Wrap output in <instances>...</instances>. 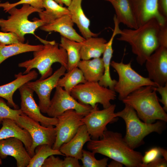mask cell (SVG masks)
Listing matches in <instances>:
<instances>
[{"label":"cell","instance_id":"obj_1","mask_svg":"<svg viewBox=\"0 0 167 167\" xmlns=\"http://www.w3.org/2000/svg\"><path fill=\"white\" fill-rule=\"evenodd\" d=\"M87 148L95 154L99 153L119 161L127 167H140L143 155L131 148L121 133L106 129L102 137L88 142Z\"/></svg>","mask_w":167,"mask_h":167},{"label":"cell","instance_id":"obj_2","mask_svg":"<svg viewBox=\"0 0 167 167\" xmlns=\"http://www.w3.org/2000/svg\"><path fill=\"white\" fill-rule=\"evenodd\" d=\"M160 26L158 21L153 18L136 29L121 30L117 39L130 45L137 62L143 65L160 46L158 37Z\"/></svg>","mask_w":167,"mask_h":167},{"label":"cell","instance_id":"obj_3","mask_svg":"<svg viewBox=\"0 0 167 167\" xmlns=\"http://www.w3.org/2000/svg\"><path fill=\"white\" fill-rule=\"evenodd\" d=\"M155 87H141L122 101L132 107L139 118L143 122L152 123L157 120L166 122L167 114L160 105Z\"/></svg>","mask_w":167,"mask_h":167},{"label":"cell","instance_id":"obj_4","mask_svg":"<svg viewBox=\"0 0 167 167\" xmlns=\"http://www.w3.org/2000/svg\"><path fill=\"white\" fill-rule=\"evenodd\" d=\"M43 43L42 49L33 52L32 59L18 64V66L24 68L23 73L26 74L34 68L37 69L41 75L40 79H44L51 75L53 72L52 66L58 62L67 69L68 58L65 50L60 47L55 41H47L40 39Z\"/></svg>","mask_w":167,"mask_h":167},{"label":"cell","instance_id":"obj_5","mask_svg":"<svg viewBox=\"0 0 167 167\" xmlns=\"http://www.w3.org/2000/svg\"><path fill=\"white\" fill-rule=\"evenodd\" d=\"M125 104L124 108L115 114L117 118H121L125 121L126 133L124 138L132 149L141 145L144 138L148 135L153 132L160 134L165 128V122L159 120L155 123H145L139 118L132 107Z\"/></svg>","mask_w":167,"mask_h":167},{"label":"cell","instance_id":"obj_6","mask_svg":"<svg viewBox=\"0 0 167 167\" xmlns=\"http://www.w3.org/2000/svg\"><path fill=\"white\" fill-rule=\"evenodd\" d=\"M19 9L14 7L7 10L10 15L5 19H0L1 30L4 32L15 34L21 43H24L26 34H34L38 28L45 24L41 19L33 21L28 19L29 16L33 13H39L42 10L36 8L28 4H23Z\"/></svg>","mask_w":167,"mask_h":167},{"label":"cell","instance_id":"obj_7","mask_svg":"<svg viewBox=\"0 0 167 167\" xmlns=\"http://www.w3.org/2000/svg\"><path fill=\"white\" fill-rule=\"evenodd\" d=\"M110 66L117 72L118 77L114 90L118 94V98L122 101L138 88L146 86L157 87L148 77H144L135 71L131 66V62L126 64L122 61L118 62L113 61Z\"/></svg>","mask_w":167,"mask_h":167},{"label":"cell","instance_id":"obj_8","mask_svg":"<svg viewBox=\"0 0 167 167\" xmlns=\"http://www.w3.org/2000/svg\"><path fill=\"white\" fill-rule=\"evenodd\" d=\"M71 95L80 103L90 105L92 108L96 104L103 108L110 106V101L116 98V92L100 85L98 82H88L79 84L71 90Z\"/></svg>","mask_w":167,"mask_h":167},{"label":"cell","instance_id":"obj_9","mask_svg":"<svg viewBox=\"0 0 167 167\" xmlns=\"http://www.w3.org/2000/svg\"><path fill=\"white\" fill-rule=\"evenodd\" d=\"M14 121L26 130L32 137V145L29 154L31 157L34 155L35 149L39 145L46 144L52 147L56 138V127L42 126L23 113L17 116Z\"/></svg>","mask_w":167,"mask_h":167},{"label":"cell","instance_id":"obj_10","mask_svg":"<svg viewBox=\"0 0 167 167\" xmlns=\"http://www.w3.org/2000/svg\"><path fill=\"white\" fill-rule=\"evenodd\" d=\"M98 105L96 104L82 119L91 137L94 140L101 138L107 129V124L115 121L117 118L114 112L115 104H111L109 107L101 110Z\"/></svg>","mask_w":167,"mask_h":167},{"label":"cell","instance_id":"obj_11","mask_svg":"<svg viewBox=\"0 0 167 167\" xmlns=\"http://www.w3.org/2000/svg\"><path fill=\"white\" fill-rule=\"evenodd\" d=\"M84 115L74 110L70 109L58 117L55 126L56 136L52 148L59 150L62 145L69 141L75 135L79 127L84 124L82 119Z\"/></svg>","mask_w":167,"mask_h":167},{"label":"cell","instance_id":"obj_12","mask_svg":"<svg viewBox=\"0 0 167 167\" xmlns=\"http://www.w3.org/2000/svg\"><path fill=\"white\" fill-rule=\"evenodd\" d=\"M55 88L46 113L49 117L57 118L70 109L74 110L85 116L92 108L90 105L79 102L62 88L58 86Z\"/></svg>","mask_w":167,"mask_h":167},{"label":"cell","instance_id":"obj_13","mask_svg":"<svg viewBox=\"0 0 167 167\" xmlns=\"http://www.w3.org/2000/svg\"><path fill=\"white\" fill-rule=\"evenodd\" d=\"M66 70V68L61 65L47 78L39 79L35 81H30L25 84L37 94L39 101L38 106L41 112L47 113L50 104L51 92L57 86L58 80L63 76Z\"/></svg>","mask_w":167,"mask_h":167},{"label":"cell","instance_id":"obj_14","mask_svg":"<svg viewBox=\"0 0 167 167\" xmlns=\"http://www.w3.org/2000/svg\"><path fill=\"white\" fill-rule=\"evenodd\" d=\"M148 77L158 86L167 83V47L160 46L147 59Z\"/></svg>","mask_w":167,"mask_h":167},{"label":"cell","instance_id":"obj_15","mask_svg":"<svg viewBox=\"0 0 167 167\" xmlns=\"http://www.w3.org/2000/svg\"><path fill=\"white\" fill-rule=\"evenodd\" d=\"M20 96V109L23 113L45 126H55L57 118L46 117L42 115L33 97L34 91L25 84L18 89Z\"/></svg>","mask_w":167,"mask_h":167},{"label":"cell","instance_id":"obj_16","mask_svg":"<svg viewBox=\"0 0 167 167\" xmlns=\"http://www.w3.org/2000/svg\"><path fill=\"white\" fill-rule=\"evenodd\" d=\"M8 156L14 157L18 167H27L31 158L23 142L15 137L0 140V157Z\"/></svg>","mask_w":167,"mask_h":167},{"label":"cell","instance_id":"obj_17","mask_svg":"<svg viewBox=\"0 0 167 167\" xmlns=\"http://www.w3.org/2000/svg\"><path fill=\"white\" fill-rule=\"evenodd\" d=\"M136 18L138 27L151 19L154 18L160 25L167 21L159 13L158 0H129Z\"/></svg>","mask_w":167,"mask_h":167},{"label":"cell","instance_id":"obj_18","mask_svg":"<svg viewBox=\"0 0 167 167\" xmlns=\"http://www.w3.org/2000/svg\"><path fill=\"white\" fill-rule=\"evenodd\" d=\"M74 24L70 14H68L63 15L40 28L45 32H58L61 36L67 39L82 42L85 39L74 29L73 27Z\"/></svg>","mask_w":167,"mask_h":167},{"label":"cell","instance_id":"obj_19","mask_svg":"<svg viewBox=\"0 0 167 167\" xmlns=\"http://www.w3.org/2000/svg\"><path fill=\"white\" fill-rule=\"evenodd\" d=\"M91 139L86 126L84 124L79 127L69 141L62 145L59 150L65 156H72L81 160L84 144Z\"/></svg>","mask_w":167,"mask_h":167},{"label":"cell","instance_id":"obj_20","mask_svg":"<svg viewBox=\"0 0 167 167\" xmlns=\"http://www.w3.org/2000/svg\"><path fill=\"white\" fill-rule=\"evenodd\" d=\"M38 73L35 70L23 74L20 72L15 75V79L12 81L0 86V97L6 100L9 106L14 109H18V106L13 100L15 92L22 86L28 82L35 79L37 77Z\"/></svg>","mask_w":167,"mask_h":167},{"label":"cell","instance_id":"obj_21","mask_svg":"<svg viewBox=\"0 0 167 167\" xmlns=\"http://www.w3.org/2000/svg\"><path fill=\"white\" fill-rule=\"evenodd\" d=\"M0 129V140L10 137L20 139L30 154L32 145V139L29 133L18 125L13 120L6 118L2 120Z\"/></svg>","mask_w":167,"mask_h":167},{"label":"cell","instance_id":"obj_22","mask_svg":"<svg viewBox=\"0 0 167 167\" xmlns=\"http://www.w3.org/2000/svg\"><path fill=\"white\" fill-rule=\"evenodd\" d=\"M83 0H72L67 8L74 24L78 27L82 36L85 39L96 37L99 33L92 32L90 29V21L85 15L82 6Z\"/></svg>","mask_w":167,"mask_h":167},{"label":"cell","instance_id":"obj_23","mask_svg":"<svg viewBox=\"0 0 167 167\" xmlns=\"http://www.w3.org/2000/svg\"><path fill=\"white\" fill-rule=\"evenodd\" d=\"M114 24V28L113 33L109 41L106 43L105 49L103 54L102 58L104 64V72L98 82L100 85L113 90L117 80L112 79L110 72V66L113 52L112 45L115 37L117 35L120 34L121 32L119 24L117 23Z\"/></svg>","mask_w":167,"mask_h":167},{"label":"cell","instance_id":"obj_24","mask_svg":"<svg viewBox=\"0 0 167 167\" xmlns=\"http://www.w3.org/2000/svg\"><path fill=\"white\" fill-rule=\"evenodd\" d=\"M109 2L113 7L116 18L129 28L138 27L136 18L129 0H104Z\"/></svg>","mask_w":167,"mask_h":167},{"label":"cell","instance_id":"obj_25","mask_svg":"<svg viewBox=\"0 0 167 167\" xmlns=\"http://www.w3.org/2000/svg\"><path fill=\"white\" fill-rule=\"evenodd\" d=\"M77 67L81 71L88 82H98L104 72L103 62L101 57L80 60Z\"/></svg>","mask_w":167,"mask_h":167},{"label":"cell","instance_id":"obj_26","mask_svg":"<svg viewBox=\"0 0 167 167\" xmlns=\"http://www.w3.org/2000/svg\"><path fill=\"white\" fill-rule=\"evenodd\" d=\"M106 40L102 37H91L82 42L80 50L81 60L100 57L105 49Z\"/></svg>","mask_w":167,"mask_h":167},{"label":"cell","instance_id":"obj_27","mask_svg":"<svg viewBox=\"0 0 167 167\" xmlns=\"http://www.w3.org/2000/svg\"><path fill=\"white\" fill-rule=\"evenodd\" d=\"M43 6L45 10L38 13L40 19L45 24L63 15L70 14L67 7L60 5L54 0H43Z\"/></svg>","mask_w":167,"mask_h":167},{"label":"cell","instance_id":"obj_28","mask_svg":"<svg viewBox=\"0 0 167 167\" xmlns=\"http://www.w3.org/2000/svg\"><path fill=\"white\" fill-rule=\"evenodd\" d=\"M43 46V45H32L24 43L0 45V64L9 57L24 53L37 51Z\"/></svg>","mask_w":167,"mask_h":167},{"label":"cell","instance_id":"obj_29","mask_svg":"<svg viewBox=\"0 0 167 167\" xmlns=\"http://www.w3.org/2000/svg\"><path fill=\"white\" fill-rule=\"evenodd\" d=\"M82 42H80L72 41L61 36L60 47L66 51L67 56V71L77 67L80 60V50Z\"/></svg>","mask_w":167,"mask_h":167},{"label":"cell","instance_id":"obj_30","mask_svg":"<svg viewBox=\"0 0 167 167\" xmlns=\"http://www.w3.org/2000/svg\"><path fill=\"white\" fill-rule=\"evenodd\" d=\"M63 76L58 80L57 86H60L70 93L72 89L76 86L87 82L81 71L76 67L67 71Z\"/></svg>","mask_w":167,"mask_h":167},{"label":"cell","instance_id":"obj_31","mask_svg":"<svg viewBox=\"0 0 167 167\" xmlns=\"http://www.w3.org/2000/svg\"><path fill=\"white\" fill-rule=\"evenodd\" d=\"M52 155H65L59 150H55L49 145L43 144L37 146L35 150V154L31 158L27 167H42L45 160Z\"/></svg>","mask_w":167,"mask_h":167},{"label":"cell","instance_id":"obj_32","mask_svg":"<svg viewBox=\"0 0 167 167\" xmlns=\"http://www.w3.org/2000/svg\"><path fill=\"white\" fill-rule=\"evenodd\" d=\"M95 154L92 151L83 149L82 157L81 159L83 167H106L108 165V158H104L100 160L96 159Z\"/></svg>","mask_w":167,"mask_h":167},{"label":"cell","instance_id":"obj_33","mask_svg":"<svg viewBox=\"0 0 167 167\" xmlns=\"http://www.w3.org/2000/svg\"><path fill=\"white\" fill-rule=\"evenodd\" d=\"M23 112L19 109H12L7 105L3 98L0 97V124L2 120L8 118L14 120L16 117Z\"/></svg>","mask_w":167,"mask_h":167},{"label":"cell","instance_id":"obj_34","mask_svg":"<svg viewBox=\"0 0 167 167\" xmlns=\"http://www.w3.org/2000/svg\"><path fill=\"white\" fill-rule=\"evenodd\" d=\"M28 4L32 7L38 9L42 10L43 0H20L18 2L11 3L7 2L4 3H0V7L3 9L4 10L6 11L20 4Z\"/></svg>","mask_w":167,"mask_h":167},{"label":"cell","instance_id":"obj_35","mask_svg":"<svg viewBox=\"0 0 167 167\" xmlns=\"http://www.w3.org/2000/svg\"><path fill=\"white\" fill-rule=\"evenodd\" d=\"M161 156L160 147L152 148L145 152L142 158V163L140 167L144 166L152 162Z\"/></svg>","mask_w":167,"mask_h":167},{"label":"cell","instance_id":"obj_36","mask_svg":"<svg viewBox=\"0 0 167 167\" xmlns=\"http://www.w3.org/2000/svg\"><path fill=\"white\" fill-rule=\"evenodd\" d=\"M21 43L17 36L11 32H0V45H4Z\"/></svg>","mask_w":167,"mask_h":167},{"label":"cell","instance_id":"obj_37","mask_svg":"<svg viewBox=\"0 0 167 167\" xmlns=\"http://www.w3.org/2000/svg\"><path fill=\"white\" fill-rule=\"evenodd\" d=\"M63 160L54 155L48 157L44 161L42 167H62Z\"/></svg>","mask_w":167,"mask_h":167},{"label":"cell","instance_id":"obj_38","mask_svg":"<svg viewBox=\"0 0 167 167\" xmlns=\"http://www.w3.org/2000/svg\"><path fill=\"white\" fill-rule=\"evenodd\" d=\"M158 37L160 46L167 47V22L160 25Z\"/></svg>","mask_w":167,"mask_h":167},{"label":"cell","instance_id":"obj_39","mask_svg":"<svg viewBox=\"0 0 167 167\" xmlns=\"http://www.w3.org/2000/svg\"><path fill=\"white\" fill-rule=\"evenodd\" d=\"M156 90L160 94L161 96V99H158L163 105V108L164 110L167 111V83L163 86H159L155 87Z\"/></svg>","mask_w":167,"mask_h":167},{"label":"cell","instance_id":"obj_40","mask_svg":"<svg viewBox=\"0 0 167 167\" xmlns=\"http://www.w3.org/2000/svg\"><path fill=\"white\" fill-rule=\"evenodd\" d=\"M79 160L73 157L66 156L63 161L62 167H81Z\"/></svg>","mask_w":167,"mask_h":167},{"label":"cell","instance_id":"obj_41","mask_svg":"<svg viewBox=\"0 0 167 167\" xmlns=\"http://www.w3.org/2000/svg\"><path fill=\"white\" fill-rule=\"evenodd\" d=\"M157 6L160 14L167 19V0H158Z\"/></svg>","mask_w":167,"mask_h":167},{"label":"cell","instance_id":"obj_42","mask_svg":"<svg viewBox=\"0 0 167 167\" xmlns=\"http://www.w3.org/2000/svg\"><path fill=\"white\" fill-rule=\"evenodd\" d=\"M167 161L164 158L159 157L144 167H166Z\"/></svg>","mask_w":167,"mask_h":167},{"label":"cell","instance_id":"obj_43","mask_svg":"<svg viewBox=\"0 0 167 167\" xmlns=\"http://www.w3.org/2000/svg\"><path fill=\"white\" fill-rule=\"evenodd\" d=\"M123 165L120 162L113 160L109 164H108L107 166L108 167H122Z\"/></svg>","mask_w":167,"mask_h":167},{"label":"cell","instance_id":"obj_44","mask_svg":"<svg viewBox=\"0 0 167 167\" xmlns=\"http://www.w3.org/2000/svg\"><path fill=\"white\" fill-rule=\"evenodd\" d=\"M160 149L161 156L167 161V151L165 149L160 147Z\"/></svg>","mask_w":167,"mask_h":167},{"label":"cell","instance_id":"obj_45","mask_svg":"<svg viewBox=\"0 0 167 167\" xmlns=\"http://www.w3.org/2000/svg\"><path fill=\"white\" fill-rule=\"evenodd\" d=\"M62 4H64L67 7L70 5L72 0H60Z\"/></svg>","mask_w":167,"mask_h":167},{"label":"cell","instance_id":"obj_46","mask_svg":"<svg viewBox=\"0 0 167 167\" xmlns=\"http://www.w3.org/2000/svg\"><path fill=\"white\" fill-rule=\"evenodd\" d=\"M56 2L58 3L60 5L63 6V5L61 3L60 0H54Z\"/></svg>","mask_w":167,"mask_h":167},{"label":"cell","instance_id":"obj_47","mask_svg":"<svg viewBox=\"0 0 167 167\" xmlns=\"http://www.w3.org/2000/svg\"><path fill=\"white\" fill-rule=\"evenodd\" d=\"M2 164V161L1 159V158L0 157V165H1Z\"/></svg>","mask_w":167,"mask_h":167}]
</instances>
